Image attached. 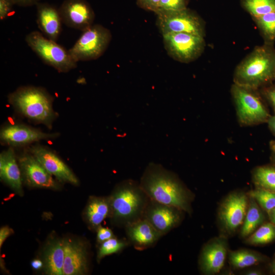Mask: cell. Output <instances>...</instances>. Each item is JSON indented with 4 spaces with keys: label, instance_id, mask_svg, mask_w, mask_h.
I'll use <instances>...</instances> for the list:
<instances>
[{
    "label": "cell",
    "instance_id": "obj_18",
    "mask_svg": "<svg viewBox=\"0 0 275 275\" xmlns=\"http://www.w3.org/2000/svg\"><path fill=\"white\" fill-rule=\"evenodd\" d=\"M125 229L129 243L139 251L153 247L162 236L143 217L128 225Z\"/></svg>",
    "mask_w": 275,
    "mask_h": 275
},
{
    "label": "cell",
    "instance_id": "obj_12",
    "mask_svg": "<svg viewBox=\"0 0 275 275\" xmlns=\"http://www.w3.org/2000/svg\"><path fill=\"white\" fill-rule=\"evenodd\" d=\"M28 151L57 180L74 185L79 184L78 178L70 168L52 150L36 145L29 147Z\"/></svg>",
    "mask_w": 275,
    "mask_h": 275
},
{
    "label": "cell",
    "instance_id": "obj_23",
    "mask_svg": "<svg viewBox=\"0 0 275 275\" xmlns=\"http://www.w3.org/2000/svg\"><path fill=\"white\" fill-rule=\"evenodd\" d=\"M249 196L248 207L240 232L242 237L252 234L265 219L262 208L253 197Z\"/></svg>",
    "mask_w": 275,
    "mask_h": 275
},
{
    "label": "cell",
    "instance_id": "obj_30",
    "mask_svg": "<svg viewBox=\"0 0 275 275\" xmlns=\"http://www.w3.org/2000/svg\"><path fill=\"white\" fill-rule=\"evenodd\" d=\"M264 34L270 39H275V12L256 18Z\"/></svg>",
    "mask_w": 275,
    "mask_h": 275
},
{
    "label": "cell",
    "instance_id": "obj_37",
    "mask_svg": "<svg viewBox=\"0 0 275 275\" xmlns=\"http://www.w3.org/2000/svg\"><path fill=\"white\" fill-rule=\"evenodd\" d=\"M269 127L275 133V116L269 117L268 119Z\"/></svg>",
    "mask_w": 275,
    "mask_h": 275
},
{
    "label": "cell",
    "instance_id": "obj_8",
    "mask_svg": "<svg viewBox=\"0 0 275 275\" xmlns=\"http://www.w3.org/2000/svg\"><path fill=\"white\" fill-rule=\"evenodd\" d=\"M157 15V25L161 35L171 33H185L203 37V23L198 16L184 8L160 12Z\"/></svg>",
    "mask_w": 275,
    "mask_h": 275
},
{
    "label": "cell",
    "instance_id": "obj_40",
    "mask_svg": "<svg viewBox=\"0 0 275 275\" xmlns=\"http://www.w3.org/2000/svg\"><path fill=\"white\" fill-rule=\"evenodd\" d=\"M246 274L248 275H259L261 274V272L258 270H251L248 271Z\"/></svg>",
    "mask_w": 275,
    "mask_h": 275
},
{
    "label": "cell",
    "instance_id": "obj_33",
    "mask_svg": "<svg viewBox=\"0 0 275 275\" xmlns=\"http://www.w3.org/2000/svg\"><path fill=\"white\" fill-rule=\"evenodd\" d=\"M161 0H136L138 5L142 8L153 11H157Z\"/></svg>",
    "mask_w": 275,
    "mask_h": 275
},
{
    "label": "cell",
    "instance_id": "obj_17",
    "mask_svg": "<svg viewBox=\"0 0 275 275\" xmlns=\"http://www.w3.org/2000/svg\"><path fill=\"white\" fill-rule=\"evenodd\" d=\"M227 253V243L224 237L216 238L203 247L199 258L202 272L213 274L219 272L225 264Z\"/></svg>",
    "mask_w": 275,
    "mask_h": 275
},
{
    "label": "cell",
    "instance_id": "obj_9",
    "mask_svg": "<svg viewBox=\"0 0 275 275\" xmlns=\"http://www.w3.org/2000/svg\"><path fill=\"white\" fill-rule=\"evenodd\" d=\"M233 94L240 121L247 124L261 123L269 119V115L259 99L247 88L236 85Z\"/></svg>",
    "mask_w": 275,
    "mask_h": 275
},
{
    "label": "cell",
    "instance_id": "obj_36",
    "mask_svg": "<svg viewBox=\"0 0 275 275\" xmlns=\"http://www.w3.org/2000/svg\"><path fill=\"white\" fill-rule=\"evenodd\" d=\"M43 262L40 259H34L31 262V266L35 270H39L43 267Z\"/></svg>",
    "mask_w": 275,
    "mask_h": 275
},
{
    "label": "cell",
    "instance_id": "obj_3",
    "mask_svg": "<svg viewBox=\"0 0 275 275\" xmlns=\"http://www.w3.org/2000/svg\"><path fill=\"white\" fill-rule=\"evenodd\" d=\"M8 101L21 116L49 128L57 117L52 97L39 87H20L9 95Z\"/></svg>",
    "mask_w": 275,
    "mask_h": 275
},
{
    "label": "cell",
    "instance_id": "obj_35",
    "mask_svg": "<svg viewBox=\"0 0 275 275\" xmlns=\"http://www.w3.org/2000/svg\"><path fill=\"white\" fill-rule=\"evenodd\" d=\"M13 230L8 227L5 226L1 228L0 230V247L1 248L5 240L12 234L13 233Z\"/></svg>",
    "mask_w": 275,
    "mask_h": 275
},
{
    "label": "cell",
    "instance_id": "obj_44",
    "mask_svg": "<svg viewBox=\"0 0 275 275\" xmlns=\"http://www.w3.org/2000/svg\"><path fill=\"white\" fill-rule=\"evenodd\" d=\"M272 161L273 162L274 165L275 166V154L273 155L272 157Z\"/></svg>",
    "mask_w": 275,
    "mask_h": 275
},
{
    "label": "cell",
    "instance_id": "obj_39",
    "mask_svg": "<svg viewBox=\"0 0 275 275\" xmlns=\"http://www.w3.org/2000/svg\"><path fill=\"white\" fill-rule=\"evenodd\" d=\"M270 222L275 225V207L267 212Z\"/></svg>",
    "mask_w": 275,
    "mask_h": 275
},
{
    "label": "cell",
    "instance_id": "obj_11",
    "mask_svg": "<svg viewBox=\"0 0 275 275\" xmlns=\"http://www.w3.org/2000/svg\"><path fill=\"white\" fill-rule=\"evenodd\" d=\"M22 178L29 186L58 189L60 185L28 150L17 157Z\"/></svg>",
    "mask_w": 275,
    "mask_h": 275
},
{
    "label": "cell",
    "instance_id": "obj_14",
    "mask_svg": "<svg viewBox=\"0 0 275 275\" xmlns=\"http://www.w3.org/2000/svg\"><path fill=\"white\" fill-rule=\"evenodd\" d=\"M248 204V197L243 193H233L226 197L220 207L219 217L227 231L232 232L243 224Z\"/></svg>",
    "mask_w": 275,
    "mask_h": 275
},
{
    "label": "cell",
    "instance_id": "obj_22",
    "mask_svg": "<svg viewBox=\"0 0 275 275\" xmlns=\"http://www.w3.org/2000/svg\"><path fill=\"white\" fill-rule=\"evenodd\" d=\"M111 205L109 197L91 196L86 206L84 215L87 224L94 230L101 226L102 222L109 217Z\"/></svg>",
    "mask_w": 275,
    "mask_h": 275
},
{
    "label": "cell",
    "instance_id": "obj_29",
    "mask_svg": "<svg viewBox=\"0 0 275 275\" xmlns=\"http://www.w3.org/2000/svg\"><path fill=\"white\" fill-rule=\"evenodd\" d=\"M260 207L268 212L275 207V193L256 187L249 193Z\"/></svg>",
    "mask_w": 275,
    "mask_h": 275
},
{
    "label": "cell",
    "instance_id": "obj_5",
    "mask_svg": "<svg viewBox=\"0 0 275 275\" xmlns=\"http://www.w3.org/2000/svg\"><path fill=\"white\" fill-rule=\"evenodd\" d=\"M29 47L47 64L60 72H67L76 68L75 62L69 50L55 41L45 37L41 33L34 31L25 38Z\"/></svg>",
    "mask_w": 275,
    "mask_h": 275
},
{
    "label": "cell",
    "instance_id": "obj_4",
    "mask_svg": "<svg viewBox=\"0 0 275 275\" xmlns=\"http://www.w3.org/2000/svg\"><path fill=\"white\" fill-rule=\"evenodd\" d=\"M275 75V53L261 47L254 50L238 67L236 79L238 85L255 87Z\"/></svg>",
    "mask_w": 275,
    "mask_h": 275
},
{
    "label": "cell",
    "instance_id": "obj_41",
    "mask_svg": "<svg viewBox=\"0 0 275 275\" xmlns=\"http://www.w3.org/2000/svg\"><path fill=\"white\" fill-rule=\"evenodd\" d=\"M12 1H14L18 3H20L22 4H27L31 3L36 0H12Z\"/></svg>",
    "mask_w": 275,
    "mask_h": 275
},
{
    "label": "cell",
    "instance_id": "obj_7",
    "mask_svg": "<svg viewBox=\"0 0 275 275\" xmlns=\"http://www.w3.org/2000/svg\"><path fill=\"white\" fill-rule=\"evenodd\" d=\"M163 44L169 55L181 62H189L201 53L204 46L203 37L185 33L162 35Z\"/></svg>",
    "mask_w": 275,
    "mask_h": 275
},
{
    "label": "cell",
    "instance_id": "obj_6",
    "mask_svg": "<svg viewBox=\"0 0 275 275\" xmlns=\"http://www.w3.org/2000/svg\"><path fill=\"white\" fill-rule=\"evenodd\" d=\"M111 38L107 29L99 24L92 25L82 31L69 51L76 62L95 60L104 53Z\"/></svg>",
    "mask_w": 275,
    "mask_h": 275
},
{
    "label": "cell",
    "instance_id": "obj_20",
    "mask_svg": "<svg viewBox=\"0 0 275 275\" xmlns=\"http://www.w3.org/2000/svg\"><path fill=\"white\" fill-rule=\"evenodd\" d=\"M64 260V239L50 240L43 252V267L46 274L63 275Z\"/></svg>",
    "mask_w": 275,
    "mask_h": 275
},
{
    "label": "cell",
    "instance_id": "obj_21",
    "mask_svg": "<svg viewBox=\"0 0 275 275\" xmlns=\"http://www.w3.org/2000/svg\"><path fill=\"white\" fill-rule=\"evenodd\" d=\"M62 19L55 8L46 4L38 6V27L48 38L56 41L61 31Z\"/></svg>",
    "mask_w": 275,
    "mask_h": 275
},
{
    "label": "cell",
    "instance_id": "obj_31",
    "mask_svg": "<svg viewBox=\"0 0 275 275\" xmlns=\"http://www.w3.org/2000/svg\"><path fill=\"white\" fill-rule=\"evenodd\" d=\"M186 8L185 0H161L156 14L174 11Z\"/></svg>",
    "mask_w": 275,
    "mask_h": 275
},
{
    "label": "cell",
    "instance_id": "obj_38",
    "mask_svg": "<svg viewBox=\"0 0 275 275\" xmlns=\"http://www.w3.org/2000/svg\"><path fill=\"white\" fill-rule=\"evenodd\" d=\"M268 97L273 105L275 111V89L268 93Z\"/></svg>",
    "mask_w": 275,
    "mask_h": 275
},
{
    "label": "cell",
    "instance_id": "obj_19",
    "mask_svg": "<svg viewBox=\"0 0 275 275\" xmlns=\"http://www.w3.org/2000/svg\"><path fill=\"white\" fill-rule=\"evenodd\" d=\"M0 177L16 193L23 195L21 170L12 147L0 154Z\"/></svg>",
    "mask_w": 275,
    "mask_h": 275
},
{
    "label": "cell",
    "instance_id": "obj_42",
    "mask_svg": "<svg viewBox=\"0 0 275 275\" xmlns=\"http://www.w3.org/2000/svg\"><path fill=\"white\" fill-rule=\"evenodd\" d=\"M270 269L271 271L275 274V259L272 261L270 264Z\"/></svg>",
    "mask_w": 275,
    "mask_h": 275
},
{
    "label": "cell",
    "instance_id": "obj_26",
    "mask_svg": "<svg viewBox=\"0 0 275 275\" xmlns=\"http://www.w3.org/2000/svg\"><path fill=\"white\" fill-rule=\"evenodd\" d=\"M275 239V225L271 223L263 224L247 239L248 243L261 245L269 243Z\"/></svg>",
    "mask_w": 275,
    "mask_h": 275
},
{
    "label": "cell",
    "instance_id": "obj_15",
    "mask_svg": "<svg viewBox=\"0 0 275 275\" xmlns=\"http://www.w3.org/2000/svg\"><path fill=\"white\" fill-rule=\"evenodd\" d=\"M63 275H81L88 272V252L82 241L66 238L64 239Z\"/></svg>",
    "mask_w": 275,
    "mask_h": 275
},
{
    "label": "cell",
    "instance_id": "obj_43",
    "mask_svg": "<svg viewBox=\"0 0 275 275\" xmlns=\"http://www.w3.org/2000/svg\"><path fill=\"white\" fill-rule=\"evenodd\" d=\"M270 147L271 150L275 152V141L271 142Z\"/></svg>",
    "mask_w": 275,
    "mask_h": 275
},
{
    "label": "cell",
    "instance_id": "obj_24",
    "mask_svg": "<svg viewBox=\"0 0 275 275\" xmlns=\"http://www.w3.org/2000/svg\"><path fill=\"white\" fill-rule=\"evenodd\" d=\"M229 256L231 265L236 268H243L268 260L266 256L258 252L244 249L231 251Z\"/></svg>",
    "mask_w": 275,
    "mask_h": 275
},
{
    "label": "cell",
    "instance_id": "obj_2",
    "mask_svg": "<svg viewBox=\"0 0 275 275\" xmlns=\"http://www.w3.org/2000/svg\"><path fill=\"white\" fill-rule=\"evenodd\" d=\"M108 197L111 223L124 228L143 217L149 200L140 183L132 179L118 183Z\"/></svg>",
    "mask_w": 275,
    "mask_h": 275
},
{
    "label": "cell",
    "instance_id": "obj_25",
    "mask_svg": "<svg viewBox=\"0 0 275 275\" xmlns=\"http://www.w3.org/2000/svg\"><path fill=\"white\" fill-rule=\"evenodd\" d=\"M254 181L257 187L275 193V166L257 168L254 173Z\"/></svg>",
    "mask_w": 275,
    "mask_h": 275
},
{
    "label": "cell",
    "instance_id": "obj_13",
    "mask_svg": "<svg viewBox=\"0 0 275 275\" xmlns=\"http://www.w3.org/2000/svg\"><path fill=\"white\" fill-rule=\"evenodd\" d=\"M59 135V133H46L21 124L7 125L2 127L0 132L1 142L12 147L23 146L41 140L55 139Z\"/></svg>",
    "mask_w": 275,
    "mask_h": 275
},
{
    "label": "cell",
    "instance_id": "obj_27",
    "mask_svg": "<svg viewBox=\"0 0 275 275\" xmlns=\"http://www.w3.org/2000/svg\"><path fill=\"white\" fill-rule=\"evenodd\" d=\"M245 9L256 18L275 12V0H243Z\"/></svg>",
    "mask_w": 275,
    "mask_h": 275
},
{
    "label": "cell",
    "instance_id": "obj_10",
    "mask_svg": "<svg viewBox=\"0 0 275 275\" xmlns=\"http://www.w3.org/2000/svg\"><path fill=\"white\" fill-rule=\"evenodd\" d=\"M183 212L175 207L149 199L143 218L163 236L180 224Z\"/></svg>",
    "mask_w": 275,
    "mask_h": 275
},
{
    "label": "cell",
    "instance_id": "obj_1",
    "mask_svg": "<svg viewBox=\"0 0 275 275\" xmlns=\"http://www.w3.org/2000/svg\"><path fill=\"white\" fill-rule=\"evenodd\" d=\"M139 183L149 199L191 213L194 195L173 173L161 164L150 163Z\"/></svg>",
    "mask_w": 275,
    "mask_h": 275
},
{
    "label": "cell",
    "instance_id": "obj_32",
    "mask_svg": "<svg viewBox=\"0 0 275 275\" xmlns=\"http://www.w3.org/2000/svg\"><path fill=\"white\" fill-rule=\"evenodd\" d=\"M97 241L101 244L103 242L115 237L113 232L108 228L103 227L100 226L96 230Z\"/></svg>",
    "mask_w": 275,
    "mask_h": 275
},
{
    "label": "cell",
    "instance_id": "obj_28",
    "mask_svg": "<svg viewBox=\"0 0 275 275\" xmlns=\"http://www.w3.org/2000/svg\"><path fill=\"white\" fill-rule=\"evenodd\" d=\"M128 240L118 239L116 237L111 238L100 244L97 253V261H100L107 255L121 252L129 244Z\"/></svg>",
    "mask_w": 275,
    "mask_h": 275
},
{
    "label": "cell",
    "instance_id": "obj_34",
    "mask_svg": "<svg viewBox=\"0 0 275 275\" xmlns=\"http://www.w3.org/2000/svg\"><path fill=\"white\" fill-rule=\"evenodd\" d=\"M12 0H0V19H4L9 14L12 6Z\"/></svg>",
    "mask_w": 275,
    "mask_h": 275
},
{
    "label": "cell",
    "instance_id": "obj_16",
    "mask_svg": "<svg viewBox=\"0 0 275 275\" xmlns=\"http://www.w3.org/2000/svg\"><path fill=\"white\" fill-rule=\"evenodd\" d=\"M59 13L65 24L82 31L92 25L94 19L92 9L84 0H66Z\"/></svg>",
    "mask_w": 275,
    "mask_h": 275
}]
</instances>
